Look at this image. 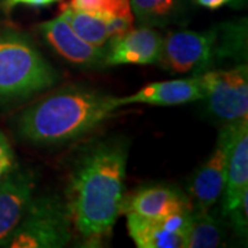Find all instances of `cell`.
<instances>
[{
    "label": "cell",
    "instance_id": "5",
    "mask_svg": "<svg viewBox=\"0 0 248 248\" xmlns=\"http://www.w3.org/2000/svg\"><path fill=\"white\" fill-rule=\"evenodd\" d=\"M204 86L205 109L215 122L239 123L248 119V68L239 63L214 68L200 75Z\"/></svg>",
    "mask_w": 248,
    "mask_h": 248
},
{
    "label": "cell",
    "instance_id": "4",
    "mask_svg": "<svg viewBox=\"0 0 248 248\" xmlns=\"http://www.w3.org/2000/svg\"><path fill=\"white\" fill-rule=\"evenodd\" d=\"M73 237L69 207L58 193L46 192L32 197L18 223L10 248H62Z\"/></svg>",
    "mask_w": 248,
    "mask_h": 248
},
{
    "label": "cell",
    "instance_id": "12",
    "mask_svg": "<svg viewBox=\"0 0 248 248\" xmlns=\"http://www.w3.org/2000/svg\"><path fill=\"white\" fill-rule=\"evenodd\" d=\"M204 98L203 80L200 75L185 79H172L153 81L143 86L137 93L127 97H117L116 104L122 108L125 105L142 104L152 107H177L185 105Z\"/></svg>",
    "mask_w": 248,
    "mask_h": 248
},
{
    "label": "cell",
    "instance_id": "17",
    "mask_svg": "<svg viewBox=\"0 0 248 248\" xmlns=\"http://www.w3.org/2000/svg\"><path fill=\"white\" fill-rule=\"evenodd\" d=\"M61 14L68 21L75 33L83 40L97 47H108L110 36L108 33L107 24L102 18L84 11L73 10L66 4L61 7Z\"/></svg>",
    "mask_w": 248,
    "mask_h": 248
},
{
    "label": "cell",
    "instance_id": "11",
    "mask_svg": "<svg viewBox=\"0 0 248 248\" xmlns=\"http://www.w3.org/2000/svg\"><path fill=\"white\" fill-rule=\"evenodd\" d=\"M163 36L155 28L130 29L110 39L107 48V66L119 65H155L159 63Z\"/></svg>",
    "mask_w": 248,
    "mask_h": 248
},
{
    "label": "cell",
    "instance_id": "8",
    "mask_svg": "<svg viewBox=\"0 0 248 248\" xmlns=\"http://www.w3.org/2000/svg\"><path fill=\"white\" fill-rule=\"evenodd\" d=\"M37 177L32 169L13 164L0 179V247H7L32 197Z\"/></svg>",
    "mask_w": 248,
    "mask_h": 248
},
{
    "label": "cell",
    "instance_id": "13",
    "mask_svg": "<svg viewBox=\"0 0 248 248\" xmlns=\"http://www.w3.org/2000/svg\"><path fill=\"white\" fill-rule=\"evenodd\" d=\"M248 192V119L240 123L232 143L226 181L223 189L222 215L232 210L244 193Z\"/></svg>",
    "mask_w": 248,
    "mask_h": 248
},
{
    "label": "cell",
    "instance_id": "19",
    "mask_svg": "<svg viewBox=\"0 0 248 248\" xmlns=\"http://www.w3.org/2000/svg\"><path fill=\"white\" fill-rule=\"evenodd\" d=\"M228 225L233 232L239 236L240 239L247 241V228H248V192L244 193L237 204L223 215Z\"/></svg>",
    "mask_w": 248,
    "mask_h": 248
},
{
    "label": "cell",
    "instance_id": "3",
    "mask_svg": "<svg viewBox=\"0 0 248 248\" xmlns=\"http://www.w3.org/2000/svg\"><path fill=\"white\" fill-rule=\"evenodd\" d=\"M60 80L54 68L25 33L0 31V101H24L42 94Z\"/></svg>",
    "mask_w": 248,
    "mask_h": 248
},
{
    "label": "cell",
    "instance_id": "14",
    "mask_svg": "<svg viewBox=\"0 0 248 248\" xmlns=\"http://www.w3.org/2000/svg\"><path fill=\"white\" fill-rule=\"evenodd\" d=\"M127 231L138 248H185L186 236L171 231L163 219L125 214Z\"/></svg>",
    "mask_w": 248,
    "mask_h": 248
},
{
    "label": "cell",
    "instance_id": "22",
    "mask_svg": "<svg viewBox=\"0 0 248 248\" xmlns=\"http://www.w3.org/2000/svg\"><path fill=\"white\" fill-rule=\"evenodd\" d=\"M232 1H234V0H195L196 4H199L200 7H204V9L208 10L221 9V7L229 4ZM240 1H241V0H240Z\"/></svg>",
    "mask_w": 248,
    "mask_h": 248
},
{
    "label": "cell",
    "instance_id": "20",
    "mask_svg": "<svg viewBox=\"0 0 248 248\" xmlns=\"http://www.w3.org/2000/svg\"><path fill=\"white\" fill-rule=\"evenodd\" d=\"M14 164V153L7 137L0 131V169L9 171Z\"/></svg>",
    "mask_w": 248,
    "mask_h": 248
},
{
    "label": "cell",
    "instance_id": "15",
    "mask_svg": "<svg viewBox=\"0 0 248 248\" xmlns=\"http://www.w3.org/2000/svg\"><path fill=\"white\" fill-rule=\"evenodd\" d=\"M228 237V222L221 214L211 210L192 211L186 234V248L223 247Z\"/></svg>",
    "mask_w": 248,
    "mask_h": 248
},
{
    "label": "cell",
    "instance_id": "10",
    "mask_svg": "<svg viewBox=\"0 0 248 248\" xmlns=\"http://www.w3.org/2000/svg\"><path fill=\"white\" fill-rule=\"evenodd\" d=\"M192 211L190 200L182 189L170 184L143 185L130 195H124L122 214L161 219L171 214Z\"/></svg>",
    "mask_w": 248,
    "mask_h": 248
},
{
    "label": "cell",
    "instance_id": "7",
    "mask_svg": "<svg viewBox=\"0 0 248 248\" xmlns=\"http://www.w3.org/2000/svg\"><path fill=\"white\" fill-rule=\"evenodd\" d=\"M241 122L222 125L211 155L189 178L186 195L192 204V211L211 210L223 193L228 157Z\"/></svg>",
    "mask_w": 248,
    "mask_h": 248
},
{
    "label": "cell",
    "instance_id": "1",
    "mask_svg": "<svg viewBox=\"0 0 248 248\" xmlns=\"http://www.w3.org/2000/svg\"><path fill=\"white\" fill-rule=\"evenodd\" d=\"M130 140L113 135L78 153L69 172L66 203L73 231L89 247L110 236L122 214Z\"/></svg>",
    "mask_w": 248,
    "mask_h": 248
},
{
    "label": "cell",
    "instance_id": "21",
    "mask_svg": "<svg viewBox=\"0 0 248 248\" xmlns=\"http://www.w3.org/2000/svg\"><path fill=\"white\" fill-rule=\"evenodd\" d=\"M60 0H6V7L14 9L17 6H32V7H45Z\"/></svg>",
    "mask_w": 248,
    "mask_h": 248
},
{
    "label": "cell",
    "instance_id": "2",
    "mask_svg": "<svg viewBox=\"0 0 248 248\" xmlns=\"http://www.w3.org/2000/svg\"><path fill=\"white\" fill-rule=\"evenodd\" d=\"M115 95L87 86H66L29 105L16 120L17 135L35 146H58L95 130L119 109Z\"/></svg>",
    "mask_w": 248,
    "mask_h": 248
},
{
    "label": "cell",
    "instance_id": "6",
    "mask_svg": "<svg viewBox=\"0 0 248 248\" xmlns=\"http://www.w3.org/2000/svg\"><path fill=\"white\" fill-rule=\"evenodd\" d=\"M217 29L172 31L163 39L159 63L175 75L197 76L215 68Z\"/></svg>",
    "mask_w": 248,
    "mask_h": 248
},
{
    "label": "cell",
    "instance_id": "9",
    "mask_svg": "<svg viewBox=\"0 0 248 248\" xmlns=\"http://www.w3.org/2000/svg\"><path fill=\"white\" fill-rule=\"evenodd\" d=\"M39 33L47 46L65 61L84 69L107 66V48L87 43L75 33L65 17L60 14L39 25Z\"/></svg>",
    "mask_w": 248,
    "mask_h": 248
},
{
    "label": "cell",
    "instance_id": "16",
    "mask_svg": "<svg viewBox=\"0 0 248 248\" xmlns=\"http://www.w3.org/2000/svg\"><path fill=\"white\" fill-rule=\"evenodd\" d=\"M134 19L141 27H167L182 21L189 0H130Z\"/></svg>",
    "mask_w": 248,
    "mask_h": 248
},
{
    "label": "cell",
    "instance_id": "18",
    "mask_svg": "<svg viewBox=\"0 0 248 248\" xmlns=\"http://www.w3.org/2000/svg\"><path fill=\"white\" fill-rule=\"evenodd\" d=\"M68 7L84 11L101 18L131 17L134 16L130 0H71Z\"/></svg>",
    "mask_w": 248,
    "mask_h": 248
}]
</instances>
